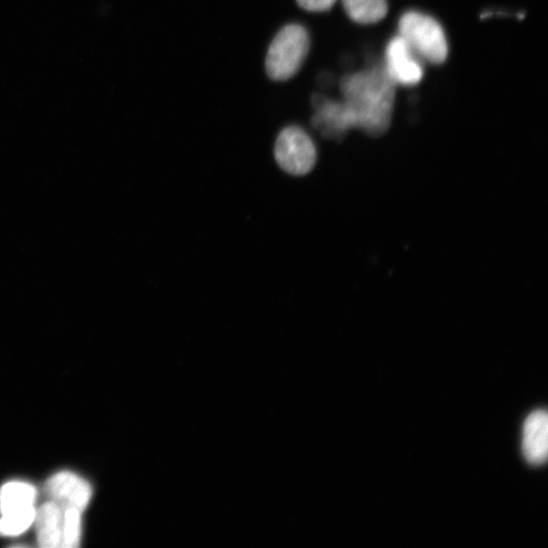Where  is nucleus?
Wrapping results in <instances>:
<instances>
[{
	"instance_id": "nucleus-1",
	"label": "nucleus",
	"mask_w": 548,
	"mask_h": 548,
	"mask_svg": "<svg viewBox=\"0 0 548 548\" xmlns=\"http://www.w3.org/2000/svg\"><path fill=\"white\" fill-rule=\"evenodd\" d=\"M395 87L383 66L342 79L341 93L354 115L356 128L373 136L388 130L394 109Z\"/></svg>"
},
{
	"instance_id": "nucleus-2",
	"label": "nucleus",
	"mask_w": 548,
	"mask_h": 548,
	"mask_svg": "<svg viewBox=\"0 0 548 548\" xmlns=\"http://www.w3.org/2000/svg\"><path fill=\"white\" fill-rule=\"evenodd\" d=\"M310 48L306 28L291 24L273 39L266 56V73L273 81L283 82L293 78L300 70Z\"/></svg>"
},
{
	"instance_id": "nucleus-3",
	"label": "nucleus",
	"mask_w": 548,
	"mask_h": 548,
	"mask_svg": "<svg viewBox=\"0 0 548 548\" xmlns=\"http://www.w3.org/2000/svg\"><path fill=\"white\" fill-rule=\"evenodd\" d=\"M398 29L399 36L423 61L433 64L446 61L449 54L447 37L441 24L434 18L410 11L402 15Z\"/></svg>"
},
{
	"instance_id": "nucleus-4",
	"label": "nucleus",
	"mask_w": 548,
	"mask_h": 548,
	"mask_svg": "<svg viewBox=\"0 0 548 548\" xmlns=\"http://www.w3.org/2000/svg\"><path fill=\"white\" fill-rule=\"evenodd\" d=\"M274 155L282 169L298 176L311 172L317 160L311 137L298 126L287 127L281 132Z\"/></svg>"
},
{
	"instance_id": "nucleus-5",
	"label": "nucleus",
	"mask_w": 548,
	"mask_h": 548,
	"mask_svg": "<svg viewBox=\"0 0 548 548\" xmlns=\"http://www.w3.org/2000/svg\"><path fill=\"white\" fill-rule=\"evenodd\" d=\"M422 61L405 40L398 35L392 38L386 46L383 67L396 86L411 87L418 85L424 78Z\"/></svg>"
},
{
	"instance_id": "nucleus-6",
	"label": "nucleus",
	"mask_w": 548,
	"mask_h": 548,
	"mask_svg": "<svg viewBox=\"0 0 548 548\" xmlns=\"http://www.w3.org/2000/svg\"><path fill=\"white\" fill-rule=\"evenodd\" d=\"M45 493L50 501L63 510L76 509L83 512L91 502V485L76 473L61 471L51 476L45 484Z\"/></svg>"
},
{
	"instance_id": "nucleus-7",
	"label": "nucleus",
	"mask_w": 548,
	"mask_h": 548,
	"mask_svg": "<svg viewBox=\"0 0 548 548\" xmlns=\"http://www.w3.org/2000/svg\"><path fill=\"white\" fill-rule=\"evenodd\" d=\"M313 124L327 139L332 140H339L349 130L356 128L354 115L345 101L320 99Z\"/></svg>"
},
{
	"instance_id": "nucleus-8",
	"label": "nucleus",
	"mask_w": 548,
	"mask_h": 548,
	"mask_svg": "<svg viewBox=\"0 0 548 548\" xmlns=\"http://www.w3.org/2000/svg\"><path fill=\"white\" fill-rule=\"evenodd\" d=\"M522 450L531 465H542L548 454V419L546 411L536 410L526 420Z\"/></svg>"
},
{
	"instance_id": "nucleus-9",
	"label": "nucleus",
	"mask_w": 548,
	"mask_h": 548,
	"mask_svg": "<svg viewBox=\"0 0 548 548\" xmlns=\"http://www.w3.org/2000/svg\"><path fill=\"white\" fill-rule=\"evenodd\" d=\"M63 511L60 506L52 501L36 509L34 524L37 530V540L41 547H60Z\"/></svg>"
},
{
	"instance_id": "nucleus-10",
	"label": "nucleus",
	"mask_w": 548,
	"mask_h": 548,
	"mask_svg": "<svg viewBox=\"0 0 548 548\" xmlns=\"http://www.w3.org/2000/svg\"><path fill=\"white\" fill-rule=\"evenodd\" d=\"M37 491L24 482H11L0 489V513L2 515L35 507Z\"/></svg>"
},
{
	"instance_id": "nucleus-11",
	"label": "nucleus",
	"mask_w": 548,
	"mask_h": 548,
	"mask_svg": "<svg viewBox=\"0 0 548 548\" xmlns=\"http://www.w3.org/2000/svg\"><path fill=\"white\" fill-rule=\"evenodd\" d=\"M342 5L348 16L362 25L379 23L388 13L387 0H342Z\"/></svg>"
},
{
	"instance_id": "nucleus-12",
	"label": "nucleus",
	"mask_w": 548,
	"mask_h": 548,
	"mask_svg": "<svg viewBox=\"0 0 548 548\" xmlns=\"http://www.w3.org/2000/svg\"><path fill=\"white\" fill-rule=\"evenodd\" d=\"M36 508L12 512L0 517V535L17 536L34 524Z\"/></svg>"
},
{
	"instance_id": "nucleus-13",
	"label": "nucleus",
	"mask_w": 548,
	"mask_h": 548,
	"mask_svg": "<svg viewBox=\"0 0 548 548\" xmlns=\"http://www.w3.org/2000/svg\"><path fill=\"white\" fill-rule=\"evenodd\" d=\"M82 512L76 509L63 511L60 547L75 548L80 545L82 535Z\"/></svg>"
},
{
	"instance_id": "nucleus-14",
	"label": "nucleus",
	"mask_w": 548,
	"mask_h": 548,
	"mask_svg": "<svg viewBox=\"0 0 548 548\" xmlns=\"http://www.w3.org/2000/svg\"><path fill=\"white\" fill-rule=\"evenodd\" d=\"M337 0H297L298 5L305 11L322 13L329 11Z\"/></svg>"
}]
</instances>
